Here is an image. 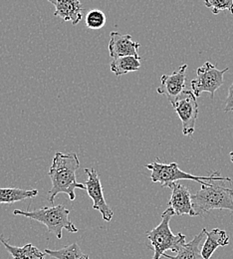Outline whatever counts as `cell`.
Segmentation results:
<instances>
[{"instance_id":"cell-14","label":"cell","mask_w":233,"mask_h":259,"mask_svg":"<svg viewBox=\"0 0 233 259\" xmlns=\"http://www.w3.org/2000/svg\"><path fill=\"white\" fill-rule=\"evenodd\" d=\"M205 229L206 228H202L201 232H200L198 235H196L192 241H190L189 243L185 242L184 244H182L178 249V251L176 252L175 256L167 255L166 253L163 256L167 259H204L201 255L200 244L202 239L204 238V236H206Z\"/></svg>"},{"instance_id":"cell-9","label":"cell","mask_w":233,"mask_h":259,"mask_svg":"<svg viewBox=\"0 0 233 259\" xmlns=\"http://www.w3.org/2000/svg\"><path fill=\"white\" fill-rule=\"evenodd\" d=\"M188 65H181L178 70L174 71L170 75H163L161 78V85L158 87L157 92L161 95H165L172 103L179 97L184 91L187 80Z\"/></svg>"},{"instance_id":"cell-4","label":"cell","mask_w":233,"mask_h":259,"mask_svg":"<svg viewBox=\"0 0 233 259\" xmlns=\"http://www.w3.org/2000/svg\"><path fill=\"white\" fill-rule=\"evenodd\" d=\"M148 169L151 170V180L153 183H160L163 188H170L172 184L180 180H189L200 183V185H206L211 181H220V182H229L231 183L230 178H221L220 171H213L210 176L198 177L191 175L181 170L178 167L176 162L164 163V162H155L146 165Z\"/></svg>"},{"instance_id":"cell-12","label":"cell","mask_w":233,"mask_h":259,"mask_svg":"<svg viewBox=\"0 0 233 259\" xmlns=\"http://www.w3.org/2000/svg\"><path fill=\"white\" fill-rule=\"evenodd\" d=\"M55 6L54 15L63 21H69L73 25L81 22L84 8L80 0H48Z\"/></svg>"},{"instance_id":"cell-10","label":"cell","mask_w":233,"mask_h":259,"mask_svg":"<svg viewBox=\"0 0 233 259\" xmlns=\"http://www.w3.org/2000/svg\"><path fill=\"white\" fill-rule=\"evenodd\" d=\"M110 36L109 53L112 59L125 56H134L136 58H141V56L138 55V49L141 47V44L138 42L133 41L132 35H123L120 32L113 31L111 32Z\"/></svg>"},{"instance_id":"cell-22","label":"cell","mask_w":233,"mask_h":259,"mask_svg":"<svg viewBox=\"0 0 233 259\" xmlns=\"http://www.w3.org/2000/svg\"><path fill=\"white\" fill-rule=\"evenodd\" d=\"M229 156H230V161L233 163V151L232 152H230V154H229Z\"/></svg>"},{"instance_id":"cell-20","label":"cell","mask_w":233,"mask_h":259,"mask_svg":"<svg viewBox=\"0 0 233 259\" xmlns=\"http://www.w3.org/2000/svg\"><path fill=\"white\" fill-rule=\"evenodd\" d=\"M205 6L210 8L213 14L221 11H229L233 14V0H204Z\"/></svg>"},{"instance_id":"cell-6","label":"cell","mask_w":233,"mask_h":259,"mask_svg":"<svg viewBox=\"0 0 233 259\" xmlns=\"http://www.w3.org/2000/svg\"><path fill=\"white\" fill-rule=\"evenodd\" d=\"M228 68L218 70L210 62H205L197 70V78L191 82L193 93L196 97H200L203 92L210 93L211 99L214 93L223 85V75Z\"/></svg>"},{"instance_id":"cell-21","label":"cell","mask_w":233,"mask_h":259,"mask_svg":"<svg viewBox=\"0 0 233 259\" xmlns=\"http://www.w3.org/2000/svg\"><path fill=\"white\" fill-rule=\"evenodd\" d=\"M224 111L225 112L233 111V84L228 89V96L226 99V104H225Z\"/></svg>"},{"instance_id":"cell-15","label":"cell","mask_w":233,"mask_h":259,"mask_svg":"<svg viewBox=\"0 0 233 259\" xmlns=\"http://www.w3.org/2000/svg\"><path fill=\"white\" fill-rule=\"evenodd\" d=\"M0 242L4 245L13 259H45V253L40 251L36 246L28 243L22 247L11 245L7 239L0 234Z\"/></svg>"},{"instance_id":"cell-8","label":"cell","mask_w":233,"mask_h":259,"mask_svg":"<svg viewBox=\"0 0 233 259\" xmlns=\"http://www.w3.org/2000/svg\"><path fill=\"white\" fill-rule=\"evenodd\" d=\"M85 172L88 177V180L86 181V184H85L87 189L86 191L93 200V208L100 212L105 222L109 223L114 217V211L109 206V204L105 199L99 175L93 167L85 168Z\"/></svg>"},{"instance_id":"cell-16","label":"cell","mask_w":233,"mask_h":259,"mask_svg":"<svg viewBox=\"0 0 233 259\" xmlns=\"http://www.w3.org/2000/svg\"><path fill=\"white\" fill-rule=\"evenodd\" d=\"M141 59L142 58H136L134 56L113 58V60L110 63V68L116 76H123L131 72L138 71L141 67Z\"/></svg>"},{"instance_id":"cell-19","label":"cell","mask_w":233,"mask_h":259,"mask_svg":"<svg viewBox=\"0 0 233 259\" xmlns=\"http://www.w3.org/2000/svg\"><path fill=\"white\" fill-rule=\"evenodd\" d=\"M107 21L105 13L99 9H92L86 15V25L88 28L98 30L105 26Z\"/></svg>"},{"instance_id":"cell-1","label":"cell","mask_w":233,"mask_h":259,"mask_svg":"<svg viewBox=\"0 0 233 259\" xmlns=\"http://www.w3.org/2000/svg\"><path fill=\"white\" fill-rule=\"evenodd\" d=\"M80 166V162L75 153H56L51 167L49 177L52 182V188L48 192V200L54 203L55 197L59 194H65L73 201L76 198L75 190H87L86 186L76 181V171Z\"/></svg>"},{"instance_id":"cell-17","label":"cell","mask_w":233,"mask_h":259,"mask_svg":"<svg viewBox=\"0 0 233 259\" xmlns=\"http://www.w3.org/2000/svg\"><path fill=\"white\" fill-rule=\"evenodd\" d=\"M38 194L37 190H22L17 188H0V204L14 203L27 198H32Z\"/></svg>"},{"instance_id":"cell-5","label":"cell","mask_w":233,"mask_h":259,"mask_svg":"<svg viewBox=\"0 0 233 259\" xmlns=\"http://www.w3.org/2000/svg\"><path fill=\"white\" fill-rule=\"evenodd\" d=\"M174 215L171 207H167L162 214L161 224L154 229L147 231V237L151 241L154 250L153 259H161L167 250L177 252L182 244L185 243V235L182 233L173 234L169 227V222Z\"/></svg>"},{"instance_id":"cell-3","label":"cell","mask_w":233,"mask_h":259,"mask_svg":"<svg viewBox=\"0 0 233 259\" xmlns=\"http://www.w3.org/2000/svg\"><path fill=\"white\" fill-rule=\"evenodd\" d=\"M14 215H21L29 220L41 223L47 227L48 231L54 234L58 239L62 238V231L66 229L71 233H76L79 229L71 222L69 215L70 210L63 204L44 206L39 209H34L32 211H23L21 209H15L13 211Z\"/></svg>"},{"instance_id":"cell-7","label":"cell","mask_w":233,"mask_h":259,"mask_svg":"<svg viewBox=\"0 0 233 259\" xmlns=\"http://www.w3.org/2000/svg\"><path fill=\"white\" fill-rule=\"evenodd\" d=\"M182 124V134L192 136L196 131L199 116V104L193 91L184 90L182 94L170 103Z\"/></svg>"},{"instance_id":"cell-2","label":"cell","mask_w":233,"mask_h":259,"mask_svg":"<svg viewBox=\"0 0 233 259\" xmlns=\"http://www.w3.org/2000/svg\"><path fill=\"white\" fill-rule=\"evenodd\" d=\"M208 182L193 194V206L196 217L203 215L211 210H228L233 213V190L217 183Z\"/></svg>"},{"instance_id":"cell-18","label":"cell","mask_w":233,"mask_h":259,"mask_svg":"<svg viewBox=\"0 0 233 259\" xmlns=\"http://www.w3.org/2000/svg\"><path fill=\"white\" fill-rule=\"evenodd\" d=\"M44 251L45 254L55 259H89V256L81 250L77 242L64 246L63 248L58 250L46 248Z\"/></svg>"},{"instance_id":"cell-13","label":"cell","mask_w":233,"mask_h":259,"mask_svg":"<svg viewBox=\"0 0 233 259\" xmlns=\"http://www.w3.org/2000/svg\"><path fill=\"white\" fill-rule=\"evenodd\" d=\"M206 239L201 248V255L204 259H210L214 251L220 246H226L229 244V237L225 230L219 228H213L210 231L205 229Z\"/></svg>"},{"instance_id":"cell-11","label":"cell","mask_w":233,"mask_h":259,"mask_svg":"<svg viewBox=\"0 0 233 259\" xmlns=\"http://www.w3.org/2000/svg\"><path fill=\"white\" fill-rule=\"evenodd\" d=\"M169 189L171 190V196L168 201V207L172 208L174 215L188 214L196 217L193 206V194L190 190L185 186L177 183L172 184Z\"/></svg>"}]
</instances>
